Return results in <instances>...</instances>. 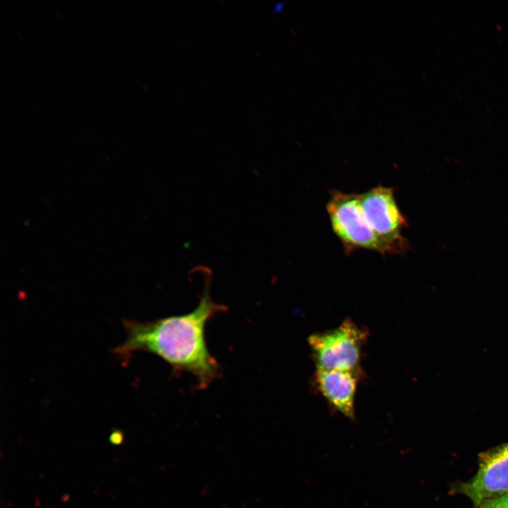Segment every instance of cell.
Listing matches in <instances>:
<instances>
[{
	"label": "cell",
	"instance_id": "5b68a950",
	"mask_svg": "<svg viewBox=\"0 0 508 508\" xmlns=\"http://www.w3.org/2000/svg\"><path fill=\"white\" fill-rule=\"evenodd\" d=\"M454 491L467 496L474 505L508 494V442L479 454L476 475Z\"/></svg>",
	"mask_w": 508,
	"mask_h": 508
},
{
	"label": "cell",
	"instance_id": "6da1fadb",
	"mask_svg": "<svg viewBox=\"0 0 508 508\" xmlns=\"http://www.w3.org/2000/svg\"><path fill=\"white\" fill-rule=\"evenodd\" d=\"M204 277L203 293L191 312L153 321L123 319L127 337L123 343L112 349V353L124 364L138 351L154 353L167 362L174 372L193 374L198 389L207 388L219 376L220 368L207 349L205 327L210 320L226 308L212 301L210 294L211 276L207 273Z\"/></svg>",
	"mask_w": 508,
	"mask_h": 508
},
{
	"label": "cell",
	"instance_id": "7a4b0ae2",
	"mask_svg": "<svg viewBox=\"0 0 508 508\" xmlns=\"http://www.w3.org/2000/svg\"><path fill=\"white\" fill-rule=\"evenodd\" d=\"M326 210L332 231L346 253L364 249L389 254L365 219L360 194L332 190Z\"/></svg>",
	"mask_w": 508,
	"mask_h": 508
},
{
	"label": "cell",
	"instance_id": "8992f818",
	"mask_svg": "<svg viewBox=\"0 0 508 508\" xmlns=\"http://www.w3.org/2000/svg\"><path fill=\"white\" fill-rule=\"evenodd\" d=\"M358 377V370L316 368L315 380L326 400L346 416L353 418Z\"/></svg>",
	"mask_w": 508,
	"mask_h": 508
},
{
	"label": "cell",
	"instance_id": "ba28073f",
	"mask_svg": "<svg viewBox=\"0 0 508 508\" xmlns=\"http://www.w3.org/2000/svg\"><path fill=\"white\" fill-rule=\"evenodd\" d=\"M282 6H283V3H281L280 4H277V6H275L274 11H278L279 8H282Z\"/></svg>",
	"mask_w": 508,
	"mask_h": 508
},
{
	"label": "cell",
	"instance_id": "277c9868",
	"mask_svg": "<svg viewBox=\"0 0 508 508\" xmlns=\"http://www.w3.org/2000/svg\"><path fill=\"white\" fill-rule=\"evenodd\" d=\"M360 200L365 219L389 254H401L409 248L402 231L407 222L397 203L392 188L377 186L363 193Z\"/></svg>",
	"mask_w": 508,
	"mask_h": 508
},
{
	"label": "cell",
	"instance_id": "3957f363",
	"mask_svg": "<svg viewBox=\"0 0 508 508\" xmlns=\"http://www.w3.org/2000/svg\"><path fill=\"white\" fill-rule=\"evenodd\" d=\"M366 332L350 319L338 327L309 336L308 342L316 368L358 370Z\"/></svg>",
	"mask_w": 508,
	"mask_h": 508
},
{
	"label": "cell",
	"instance_id": "52a82bcc",
	"mask_svg": "<svg viewBox=\"0 0 508 508\" xmlns=\"http://www.w3.org/2000/svg\"><path fill=\"white\" fill-rule=\"evenodd\" d=\"M476 508H508V494L485 499L475 504Z\"/></svg>",
	"mask_w": 508,
	"mask_h": 508
}]
</instances>
